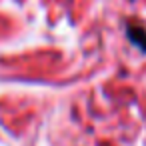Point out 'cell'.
I'll list each match as a JSON object with an SVG mask.
<instances>
[{
    "mask_svg": "<svg viewBox=\"0 0 146 146\" xmlns=\"http://www.w3.org/2000/svg\"><path fill=\"white\" fill-rule=\"evenodd\" d=\"M126 34H128V40L140 48V52L146 54V28L140 26L138 22H128L126 24Z\"/></svg>",
    "mask_w": 146,
    "mask_h": 146,
    "instance_id": "6da1fadb",
    "label": "cell"
}]
</instances>
